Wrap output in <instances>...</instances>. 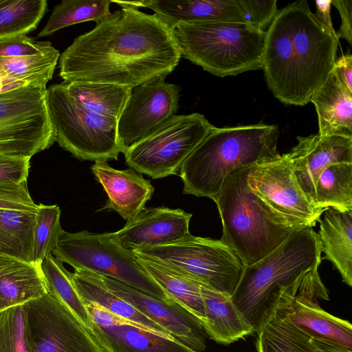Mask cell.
Returning <instances> with one entry per match:
<instances>
[{
	"label": "cell",
	"instance_id": "obj_1",
	"mask_svg": "<svg viewBox=\"0 0 352 352\" xmlns=\"http://www.w3.org/2000/svg\"><path fill=\"white\" fill-rule=\"evenodd\" d=\"M122 8L76 37L60 54L63 82H93L133 88L165 78L181 53L173 30L155 13L111 1Z\"/></svg>",
	"mask_w": 352,
	"mask_h": 352
},
{
	"label": "cell",
	"instance_id": "obj_2",
	"mask_svg": "<svg viewBox=\"0 0 352 352\" xmlns=\"http://www.w3.org/2000/svg\"><path fill=\"white\" fill-rule=\"evenodd\" d=\"M265 34L262 69L268 88L285 104L305 105L333 69L336 33L300 0L278 10Z\"/></svg>",
	"mask_w": 352,
	"mask_h": 352
},
{
	"label": "cell",
	"instance_id": "obj_3",
	"mask_svg": "<svg viewBox=\"0 0 352 352\" xmlns=\"http://www.w3.org/2000/svg\"><path fill=\"white\" fill-rule=\"evenodd\" d=\"M277 126L259 123L214 127L179 169L183 192L214 200L233 172L279 155Z\"/></svg>",
	"mask_w": 352,
	"mask_h": 352
},
{
	"label": "cell",
	"instance_id": "obj_4",
	"mask_svg": "<svg viewBox=\"0 0 352 352\" xmlns=\"http://www.w3.org/2000/svg\"><path fill=\"white\" fill-rule=\"evenodd\" d=\"M321 244L312 228L295 230L267 256L245 267L232 299L253 327L258 329L280 289L319 267Z\"/></svg>",
	"mask_w": 352,
	"mask_h": 352
},
{
	"label": "cell",
	"instance_id": "obj_5",
	"mask_svg": "<svg viewBox=\"0 0 352 352\" xmlns=\"http://www.w3.org/2000/svg\"><path fill=\"white\" fill-rule=\"evenodd\" d=\"M250 167L228 176L213 200L222 222L220 239L230 247L244 267L278 248L296 229L274 215L248 186Z\"/></svg>",
	"mask_w": 352,
	"mask_h": 352
},
{
	"label": "cell",
	"instance_id": "obj_6",
	"mask_svg": "<svg viewBox=\"0 0 352 352\" xmlns=\"http://www.w3.org/2000/svg\"><path fill=\"white\" fill-rule=\"evenodd\" d=\"M181 56L219 77L262 69L265 32L246 22L179 24L173 29Z\"/></svg>",
	"mask_w": 352,
	"mask_h": 352
},
{
	"label": "cell",
	"instance_id": "obj_7",
	"mask_svg": "<svg viewBox=\"0 0 352 352\" xmlns=\"http://www.w3.org/2000/svg\"><path fill=\"white\" fill-rule=\"evenodd\" d=\"M56 142L80 160H117L122 149L117 133L118 122L83 107L68 92L65 82L46 91Z\"/></svg>",
	"mask_w": 352,
	"mask_h": 352
},
{
	"label": "cell",
	"instance_id": "obj_8",
	"mask_svg": "<svg viewBox=\"0 0 352 352\" xmlns=\"http://www.w3.org/2000/svg\"><path fill=\"white\" fill-rule=\"evenodd\" d=\"M52 255L74 270L109 277L161 300H173L145 272L133 252L110 239L107 233L63 230Z\"/></svg>",
	"mask_w": 352,
	"mask_h": 352
},
{
	"label": "cell",
	"instance_id": "obj_9",
	"mask_svg": "<svg viewBox=\"0 0 352 352\" xmlns=\"http://www.w3.org/2000/svg\"><path fill=\"white\" fill-rule=\"evenodd\" d=\"M214 127L199 113L174 115L124 153L126 164L140 174L160 179L176 174Z\"/></svg>",
	"mask_w": 352,
	"mask_h": 352
},
{
	"label": "cell",
	"instance_id": "obj_10",
	"mask_svg": "<svg viewBox=\"0 0 352 352\" xmlns=\"http://www.w3.org/2000/svg\"><path fill=\"white\" fill-rule=\"evenodd\" d=\"M46 91L28 85L0 94V154L31 158L56 142Z\"/></svg>",
	"mask_w": 352,
	"mask_h": 352
},
{
	"label": "cell",
	"instance_id": "obj_11",
	"mask_svg": "<svg viewBox=\"0 0 352 352\" xmlns=\"http://www.w3.org/2000/svg\"><path fill=\"white\" fill-rule=\"evenodd\" d=\"M133 251L163 261L201 284L230 295L244 270L240 258L221 240L190 233L166 245Z\"/></svg>",
	"mask_w": 352,
	"mask_h": 352
},
{
	"label": "cell",
	"instance_id": "obj_12",
	"mask_svg": "<svg viewBox=\"0 0 352 352\" xmlns=\"http://www.w3.org/2000/svg\"><path fill=\"white\" fill-rule=\"evenodd\" d=\"M318 267L283 287L272 310L310 338L335 342L352 349L351 324L329 314L318 302V298L329 299L328 290L320 278Z\"/></svg>",
	"mask_w": 352,
	"mask_h": 352
},
{
	"label": "cell",
	"instance_id": "obj_13",
	"mask_svg": "<svg viewBox=\"0 0 352 352\" xmlns=\"http://www.w3.org/2000/svg\"><path fill=\"white\" fill-rule=\"evenodd\" d=\"M23 309L30 352H105L93 333L50 294Z\"/></svg>",
	"mask_w": 352,
	"mask_h": 352
},
{
	"label": "cell",
	"instance_id": "obj_14",
	"mask_svg": "<svg viewBox=\"0 0 352 352\" xmlns=\"http://www.w3.org/2000/svg\"><path fill=\"white\" fill-rule=\"evenodd\" d=\"M248 186L274 215L295 228L315 226L326 210L310 203L286 153L250 166Z\"/></svg>",
	"mask_w": 352,
	"mask_h": 352
},
{
	"label": "cell",
	"instance_id": "obj_15",
	"mask_svg": "<svg viewBox=\"0 0 352 352\" xmlns=\"http://www.w3.org/2000/svg\"><path fill=\"white\" fill-rule=\"evenodd\" d=\"M181 88L159 78L131 89L118 120L117 133L122 153L175 115Z\"/></svg>",
	"mask_w": 352,
	"mask_h": 352
},
{
	"label": "cell",
	"instance_id": "obj_16",
	"mask_svg": "<svg viewBox=\"0 0 352 352\" xmlns=\"http://www.w3.org/2000/svg\"><path fill=\"white\" fill-rule=\"evenodd\" d=\"M84 304L91 331L105 352H196L172 337L158 334L97 304Z\"/></svg>",
	"mask_w": 352,
	"mask_h": 352
},
{
	"label": "cell",
	"instance_id": "obj_17",
	"mask_svg": "<svg viewBox=\"0 0 352 352\" xmlns=\"http://www.w3.org/2000/svg\"><path fill=\"white\" fill-rule=\"evenodd\" d=\"M107 287L173 338L196 352L206 347V333L198 320L173 300H163L113 278L99 275Z\"/></svg>",
	"mask_w": 352,
	"mask_h": 352
},
{
	"label": "cell",
	"instance_id": "obj_18",
	"mask_svg": "<svg viewBox=\"0 0 352 352\" xmlns=\"http://www.w3.org/2000/svg\"><path fill=\"white\" fill-rule=\"evenodd\" d=\"M296 139L297 144L286 155L298 184L315 206V188L321 173L333 164H352V138L317 134Z\"/></svg>",
	"mask_w": 352,
	"mask_h": 352
},
{
	"label": "cell",
	"instance_id": "obj_19",
	"mask_svg": "<svg viewBox=\"0 0 352 352\" xmlns=\"http://www.w3.org/2000/svg\"><path fill=\"white\" fill-rule=\"evenodd\" d=\"M192 214L164 206L144 208L120 230L107 233L112 241L130 250L166 245L188 234Z\"/></svg>",
	"mask_w": 352,
	"mask_h": 352
},
{
	"label": "cell",
	"instance_id": "obj_20",
	"mask_svg": "<svg viewBox=\"0 0 352 352\" xmlns=\"http://www.w3.org/2000/svg\"><path fill=\"white\" fill-rule=\"evenodd\" d=\"M91 170L103 186L108 199L103 209L117 212L126 222L135 219L145 208L153 193L151 183L133 169L117 170L107 161H96Z\"/></svg>",
	"mask_w": 352,
	"mask_h": 352
},
{
	"label": "cell",
	"instance_id": "obj_21",
	"mask_svg": "<svg viewBox=\"0 0 352 352\" xmlns=\"http://www.w3.org/2000/svg\"><path fill=\"white\" fill-rule=\"evenodd\" d=\"M138 8H148L170 29L179 24L219 21L245 22L238 0L120 1Z\"/></svg>",
	"mask_w": 352,
	"mask_h": 352
},
{
	"label": "cell",
	"instance_id": "obj_22",
	"mask_svg": "<svg viewBox=\"0 0 352 352\" xmlns=\"http://www.w3.org/2000/svg\"><path fill=\"white\" fill-rule=\"evenodd\" d=\"M310 101L318 116V134L352 138V91L342 83L333 69Z\"/></svg>",
	"mask_w": 352,
	"mask_h": 352
},
{
	"label": "cell",
	"instance_id": "obj_23",
	"mask_svg": "<svg viewBox=\"0 0 352 352\" xmlns=\"http://www.w3.org/2000/svg\"><path fill=\"white\" fill-rule=\"evenodd\" d=\"M205 322L203 328L216 342L228 345L254 332L230 294L201 284Z\"/></svg>",
	"mask_w": 352,
	"mask_h": 352
},
{
	"label": "cell",
	"instance_id": "obj_24",
	"mask_svg": "<svg viewBox=\"0 0 352 352\" xmlns=\"http://www.w3.org/2000/svg\"><path fill=\"white\" fill-rule=\"evenodd\" d=\"M46 293L39 264L0 253V313Z\"/></svg>",
	"mask_w": 352,
	"mask_h": 352
},
{
	"label": "cell",
	"instance_id": "obj_25",
	"mask_svg": "<svg viewBox=\"0 0 352 352\" xmlns=\"http://www.w3.org/2000/svg\"><path fill=\"white\" fill-rule=\"evenodd\" d=\"M145 272L168 296L194 316L201 324L205 313L201 294V283L156 258L133 251Z\"/></svg>",
	"mask_w": 352,
	"mask_h": 352
},
{
	"label": "cell",
	"instance_id": "obj_26",
	"mask_svg": "<svg viewBox=\"0 0 352 352\" xmlns=\"http://www.w3.org/2000/svg\"><path fill=\"white\" fill-rule=\"evenodd\" d=\"M318 222L324 258L331 262L342 281L352 287V211L328 208Z\"/></svg>",
	"mask_w": 352,
	"mask_h": 352
},
{
	"label": "cell",
	"instance_id": "obj_27",
	"mask_svg": "<svg viewBox=\"0 0 352 352\" xmlns=\"http://www.w3.org/2000/svg\"><path fill=\"white\" fill-rule=\"evenodd\" d=\"M71 276L74 287L84 303L97 304L116 316L130 320L158 334L172 337L160 326L111 292L98 274L75 270Z\"/></svg>",
	"mask_w": 352,
	"mask_h": 352
},
{
	"label": "cell",
	"instance_id": "obj_28",
	"mask_svg": "<svg viewBox=\"0 0 352 352\" xmlns=\"http://www.w3.org/2000/svg\"><path fill=\"white\" fill-rule=\"evenodd\" d=\"M65 85L69 94L83 107L117 122L131 89L104 82H72Z\"/></svg>",
	"mask_w": 352,
	"mask_h": 352
},
{
	"label": "cell",
	"instance_id": "obj_29",
	"mask_svg": "<svg viewBox=\"0 0 352 352\" xmlns=\"http://www.w3.org/2000/svg\"><path fill=\"white\" fill-rule=\"evenodd\" d=\"M36 212L0 208V253L33 261Z\"/></svg>",
	"mask_w": 352,
	"mask_h": 352
},
{
	"label": "cell",
	"instance_id": "obj_30",
	"mask_svg": "<svg viewBox=\"0 0 352 352\" xmlns=\"http://www.w3.org/2000/svg\"><path fill=\"white\" fill-rule=\"evenodd\" d=\"M54 47L46 53L19 57L0 56V75L24 85L45 87L53 76L60 58Z\"/></svg>",
	"mask_w": 352,
	"mask_h": 352
},
{
	"label": "cell",
	"instance_id": "obj_31",
	"mask_svg": "<svg viewBox=\"0 0 352 352\" xmlns=\"http://www.w3.org/2000/svg\"><path fill=\"white\" fill-rule=\"evenodd\" d=\"M315 206L340 211H352V164L336 163L324 170L318 178Z\"/></svg>",
	"mask_w": 352,
	"mask_h": 352
},
{
	"label": "cell",
	"instance_id": "obj_32",
	"mask_svg": "<svg viewBox=\"0 0 352 352\" xmlns=\"http://www.w3.org/2000/svg\"><path fill=\"white\" fill-rule=\"evenodd\" d=\"M110 0H63L56 5L45 25L38 34L44 37L74 24L93 21L96 23L111 14Z\"/></svg>",
	"mask_w": 352,
	"mask_h": 352
},
{
	"label": "cell",
	"instance_id": "obj_33",
	"mask_svg": "<svg viewBox=\"0 0 352 352\" xmlns=\"http://www.w3.org/2000/svg\"><path fill=\"white\" fill-rule=\"evenodd\" d=\"M40 267L47 293L63 303L91 331L88 311L74 287L71 273L52 254L45 257Z\"/></svg>",
	"mask_w": 352,
	"mask_h": 352
},
{
	"label": "cell",
	"instance_id": "obj_34",
	"mask_svg": "<svg viewBox=\"0 0 352 352\" xmlns=\"http://www.w3.org/2000/svg\"><path fill=\"white\" fill-rule=\"evenodd\" d=\"M47 9L45 0H0V39L36 30Z\"/></svg>",
	"mask_w": 352,
	"mask_h": 352
},
{
	"label": "cell",
	"instance_id": "obj_35",
	"mask_svg": "<svg viewBox=\"0 0 352 352\" xmlns=\"http://www.w3.org/2000/svg\"><path fill=\"white\" fill-rule=\"evenodd\" d=\"M60 218V210L58 206L38 204L33 236L34 263L40 265L45 257L52 254L63 230Z\"/></svg>",
	"mask_w": 352,
	"mask_h": 352
},
{
	"label": "cell",
	"instance_id": "obj_36",
	"mask_svg": "<svg viewBox=\"0 0 352 352\" xmlns=\"http://www.w3.org/2000/svg\"><path fill=\"white\" fill-rule=\"evenodd\" d=\"M0 352H30L23 305L9 308L0 314Z\"/></svg>",
	"mask_w": 352,
	"mask_h": 352
},
{
	"label": "cell",
	"instance_id": "obj_37",
	"mask_svg": "<svg viewBox=\"0 0 352 352\" xmlns=\"http://www.w3.org/2000/svg\"><path fill=\"white\" fill-rule=\"evenodd\" d=\"M245 21L254 28L266 32L277 12L276 0H238Z\"/></svg>",
	"mask_w": 352,
	"mask_h": 352
},
{
	"label": "cell",
	"instance_id": "obj_38",
	"mask_svg": "<svg viewBox=\"0 0 352 352\" xmlns=\"http://www.w3.org/2000/svg\"><path fill=\"white\" fill-rule=\"evenodd\" d=\"M54 47L48 41H37L27 35L0 39V56L19 57L43 54Z\"/></svg>",
	"mask_w": 352,
	"mask_h": 352
},
{
	"label": "cell",
	"instance_id": "obj_39",
	"mask_svg": "<svg viewBox=\"0 0 352 352\" xmlns=\"http://www.w3.org/2000/svg\"><path fill=\"white\" fill-rule=\"evenodd\" d=\"M30 157L0 154V184L27 182Z\"/></svg>",
	"mask_w": 352,
	"mask_h": 352
},
{
	"label": "cell",
	"instance_id": "obj_40",
	"mask_svg": "<svg viewBox=\"0 0 352 352\" xmlns=\"http://www.w3.org/2000/svg\"><path fill=\"white\" fill-rule=\"evenodd\" d=\"M0 208L36 212L27 182L20 185L0 184Z\"/></svg>",
	"mask_w": 352,
	"mask_h": 352
},
{
	"label": "cell",
	"instance_id": "obj_41",
	"mask_svg": "<svg viewBox=\"0 0 352 352\" xmlns=\"http://www.w3.org/2000/svg\"><path fill=\"white\" fill-rule=\"evenodd\" d=\"M256 333L257 352H294L270 320L265 319Z\"/></svg>",
	"mask_w": 352,
	"mask_h": 352
},
{
	"label": "cell",
	"instance_id": "obj_42",
	"mask_svg": "<svg viewBox=\"0 0 352 352\" xmlns=\"http://www.w3.org/2000/svg\"><path fill=\"white\" fill-rule=\"evenodd\" d=\"M331 5L337 8L341 17L337 38H343L352 45V0H331Z\"/></svg>",
	"mask_w": 352,
	"mask_h": 352
},
{
	"label": "cell",
	"instance_id": "obj_43",
	"mask_svg": "<svg viewBox=\"0 0 352 352\" xmlns=\"http://www.w3.org/2000/svg\"><path fill=\"white\" fill-rule=\"evenodd\" d=\"M333 69L346 87L352 91V55L346 54L337 58Z\"/></svg>",
	"mask_w": 352,
	"mask_h": 352
},
{
	"label": "cell",
	"instance_id": "obj_44",
	"mask_svg": "<svg viewBox=\"0 0 352 352\" xmlns=\"http://www.w3.org/2000/svg\"><path fill=\"white\" fill-rule=\"evenodd\" d=\"M316 10L314 14L315 17L331 32L336 34L331 16V0H317L316 1Z\"/></svg>",
	"mask_w": 352,
	"mask_h": 352
},
{
	"label": "cell",
	"instance_id": "obj_45",
	"mask_svg": "<svg viewBox=\"0 0 352 352\" xmlns=\"http://www.w3.org/2000/svg\"><path fill=\"white\" fill-rule=\"evenodd\" d=\"M310 342L318 352H352L351 349L327 340L310 338Z\"/></svg>",
	"mask_w": 352,
	"mask_h": 352
},
{
	"label": "cell",
	"instance_id": "obj_46",
	"mask_svg": "<svg viewBox=\"0 0 352 352\" xmlns=\"http://www.w3.org/2000/svg\"><path fill=\"white\" fill-rule=\"evenodd\" d=\"M24 86L26 85L19 82L9 81L0 75V94Z\"/></svg>",
	"mask_w": 352,
	"mask_h": 352
},
{
	"label": "cell",
	"instance_id": "obj_47",
	"mask_svg": "<svg viewBox=\"0 0 352 352\" xmlns=\"http://www.w3.org/2000/svg\"><path fill=\"white\" fill-rule=\"evenodd\" d=\"M1 314V313H0Z\"/></svg>",
	"mask_w": 352,
	"mask_h": 352
}]
</instances>
